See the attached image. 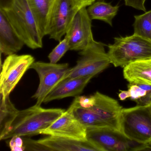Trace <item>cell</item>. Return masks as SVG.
<instances>
[{
    "mask_svg": "<svg viewBox=\"0 0 151 151\" xmlns=\"http://www.w3.org/2000/svg\"><path fill=\"white\" fill-rule=\"evenodd\" d=\"M65 111L60 108L45 109L36 105L18 110L0 131V140L16 136L25 137L41 134Z\"/></svg>",
    "mask_w": 151,
    "mask_h": 151,
    "instance_id": "1",
    "label": "cell"
},
{
    "mask_svg": "<svg viewBox=\"0 0 151 151\" xmlns=\"http://www.w3.org/2000/svg\"><path fill=\"white\" fill-rule=\"evenodd\" d=\"M0 10L28 47L32 49L43 47L44 37L27 0H12Z\"/></svg>",
    "mask_w": 151,
    "mask_h": 151,
    "instance_id": "2",
    "label": "cell"
},
{
    "mask_svg": "<svg viewBox=\"0 0 151 151\" xmlns=\"http://www.w3.org/2000/svg\"><path fill=\"white\" fill-rule=\"evenodd\" d=\"M108 45L107 54L115 67H124L138 61L151 59V39L136 34L114 38Z\"/></svg>",
    "mask_w": 151,
    "mask_h": 151,
    "instance_id": "3",
    "label": "cell"
},
{
    "mask_svg": "<svg viewBox=\"0 0 151 151\" xmlns=\"http://www.w3.org/2000/svg\"><path fill=\"white\" fill-rule=\"evenodd\" d=\"M120 130L130 140L140 143L151 141L150 106L123 108L120 115Z\"/></svg>",
    "mask_w": 151,
    "mask_h": 151,
    "instance_id": "4",
    "label": "cell"
},
{
    "mask_svg": "<svg viewBox=\"0 0 151 151\" xmlns=\"http://www.w3.org/2000/svg\"><path fill=\"white\" fill-rule=\"evenodd\" d=\"M104 46L103 43L95 40L85 49L79 51L76 64L69 69L65 79L78 77H93L107 68L111 61Z\"/></svg>",
    "mask_w": 151,
    "mask_h": 151,
    "instance_id": "5",
    "label": "cell"
},
{
    "mask_svg": "<svg viewBox=\"0 0 151 151\" xmlns=\"http://www.w3.org/2000/svg\"><path fill=\"white\" fill-rule=\"evenodd\" d=\"M82 8L75 0H55L48 15L46 36L60 41L76 14Z\"/></svg>",
    "mask_w": 151,
    "mask_h": 151,
    "instance_id": "6",
    "label": "cell"
},
{
    "mask_svg": "<svg viewBox=\"0 0 151 151\" xmlns=\"http://www.w3.org/2000/svg\"><path fill=\"white\" fill-rule=\"evenodd\" d=\"M70 68L67 63H54L42 61L34 62L29 69L36 70L40 78L37 91L32 98L37 100L36 104L41 106L46 97L60 83Z\"/></svg>",
    "mask_w": 151,
    "mask_h": 151,
    "instance_id": "7",
    "label": "cell"
},
{
    "mask_svg": "<svg viewBox=\"0 0 151 151\" xmlns=\"http://www.w3.org/2000/svg\"><path fill=\"white\" fill-rule=\"evenodd\" d=\"M35 62L30 55H8L1 65L0 76L1 97L9 96L25 72Z\"/></svg>",
    "mask_w": 151,
    "mask_h": 151,
    "instance_id": "8",
    "label": "cell"
},
{
    "mask_svg": "<svg viewBox=\"0 0 151 151\" xmlns=\"http://www.w3.org/2000/svg\"><path fill=\"white\" fill-rule=\"evenodd\" d=\"M69 44L70 50L81 51L95 40L92 31V20L86 7L80 9L73 18L65 34Z\"/></svg>",
    "mask_w": 151,
    "mask_h": 151,
    "instance_id": "9",
    "label": "cell"
},
{
    "mask_svg": "<svg viewBox=\"0 0 151 151\" xmlns=\"http://www.w3.org/2000/svg\"><path fill=\"white\" fill-rule=\"evenodd\" d=\"M87 140L100 151H129L132 140L120 131L107 127L86 128Z\"/></svg>",
    "mask_w": 151,
    "mask_h": 151,
    "instance_id": "10",
    "label": "cell"
},
{
    "mask_svg": "<svg viewBox=\"0 0 151 151\" xmlns=\"http://www.w3.org/2000/svg\"><path fill=\"white\" fill-rule=\"evenodd\" d=\"M41 134L87 140L86 128L74 116L70 106Z\"/></svg>",
    "mask_w": 151,
    "mask_h": 151,
    "instance_id": "11",
    "label": "cell"
},
{
    "mask_svg": "<svg viewBox=\"0 0 151 151\" xmlns=\"http://www.w3.org/2000/svg\"><path fill=\"white\" fill-rule=\"evenodd\" d=\"M92 76L66 78L60 82L46 97L44 103L70 97H77L93 78Z\"/></svg>",
    "mask_w": 151,
    "mask_h": 151,
    "instance_id": "12",
    "label": "cell"
},
{
    "mask_svg": "<svg viewBox=\"0 0 151 151\" xmlns=\"http://www.w3.org/2000/svg\"><path fill=\"white\" fill-rule=\"evenodd\" d=\"M38 142L50 149L58 151H100L93 143L88 140H81L55 136L37 140Z\"/></svg>",
    "mask_w": 151,
    "mask_h": 151,
    "instance_id": "13",
    "label": "cell"
},
{
    "mask_svg": "<svg viewBox=\"0 0 151 151\" xmlns=\"http://www.w3.org/2000/svg\"><path fill=\"white\" fill-rule=\"evenodd\" d=\"M25 45L2 11L0 10V51L6 55L18 52Z\"/></svg>",
    "mask_w": 151,
    "mask_h": 151,
    "instance_id": "14",
    "label": "cell"
},
{
    "mask_svg": "<svg viewBox=\"0 0 151 151\" xmlns=\"http://www.w3.org/2000/svg\"><path fill=\"white\" fill-rule=\"evenodd\" d=\"M123 76L129 83L151 85V59L135 62L124 67Z\"/></svg>",
    "mask_w": 151,
    "mask_h": 151,
    "instance_id": "15",
    "label": "cell"
},
{
    "mask_svg": "<svg viewBox=\"0 0 151 151\" xmlns=\"http://www.w3.org/2000/svg\"><path fill=\"white\" fill-rule=\"evenodd\" d=\"M119 6H112L103 1H98L88 6L87 12L92 20H98L106 23L111 26L113 20L117 14Z\"/></svg>",
    "mask_w": 151,
    "mask_h": 151,
    "instance_id": "16",
    "label": "cell"
},
{
    "mask_svg": "<svg viewBox=\"0 0 151 151\" xmlns=\"http://www.w3.org/2000/svg\"><path fill=\"white\" fill-rule=\"evenodd\" d=\"M34 13L43 37L46 36L47 24L50 10L55 0H27Z\"/></svg>",
    "mask_w": 151,
    "mask_h": 151,
    "instance_id": "17",
    "label": "cell"
},
{
    "mask_svg": "<svg viewBox=\"0 0 151 151\" xmlns=\"http://www.w3.org/2000/svg\"><path fill=\"white\" fill-rule=\"evenodd\" d=\"M128 91L130 98L137 106H148L151 103V85L144 83H129Z\"/></svg>",
    "mask_w": 151,
    "mask_h": 151,
    "instance_id": "18",
    "label": "cell"
},
{
    "mask_svg": "<svg viewBox=\"0 0 151 151\" xmlns=\"http://www.w3.org/2000/svg\"><path fill=\"white\" fill-rule=\"evenodd\" d=\"M134 34L151 39V10L139 15L134 16Z\"/></svg>",
    "mask_w": 151,
    "mask_h": 151,
    "instance_id": "19",
    "label": "cell"
},
{
    "mask_svg": "<svg viewBox=\"0 0 151 151\" xmlns=\"http://www.w3.org/2000/svg\"><path fill=\"white\" fill-rule=\"evenodd\" d=\"M1 129H3L5 125L14 117L18 112L14 105L9 99V96L6 98L1 97Z\"/></svg>",
    "mask_w": 151,
    "mask_h": 151,
    "instance_id": "20",
    "label": "cell"
},
{
    "mask_svg": "<svg viewBox=\"0 0 151 151\" xmlns=\"http://www.w3.org/2000/svg\"><path fill=\"white\" fill-rule=\"evenodd\" d=\"M69 44L66 38L64 37L60 41L59 44L53 49L48 56L51 63H57L63 55L68 50H70Z\"/></svg>",
    "mask_w": 151,
    "mask_h": 151,
    "instance_id": "21",
    "label": "cell"
},
{
    "mask_svg": "<svg viewBox=\"0 0 151 151\" xmlns=\"http://www.w3.org/2000/svg\"><path fill=\"white\" fill-rule=\"evenodd\" d=\"M24 145L25 150L29 151H50L49 148L40 144L37 140H32L30 139H24Z\"/></svg>",
    "mask_w": 151,
    "mask_h": 151,
    "instance_id": "22",
    "label": "cell"
},
{
    "mask_svg": "<svg viewBox=\"0 0 151 151\" xmlns=\"http://www.w3.org/2000/svg\"><path fill=\"white\" fill-rule=\"evenodd\" d=\"M76 100L79 105L85 108H89L92 106L95 103V97L94 95L86 97V96H77Z\"/></svg>",
    "mask_w": 151,
    "mask_h": 151,
    "instance_id": "23",
    "label": "cell"
},
{
    "mask_svg": "<svg viewBox=\"0 0 151 151\" xmlns=\"http://www.w3.org/2000/svg\"><path fill=\"white\" fill-rule=\"evenodd\" d=\"M9 146L12 151H19L25 150L24 140L21 137L16 136L11 138Z\"/></svg>",
    "mask_w": 151,
    "mask_h": 151,
    "instance_id": "24",
    "label": "cell"
},
{
    "mask_svg": "<svg viewBox=\"0 0 151 151\" xmlns=\"http://www.w3.org/2000/svg\"><path fill=\"white\" fill-rule=\"evenodd\" d=\"M151 151V141L146 143H139L136 151Z\"/></svg>",
    "mask_w": 151,
    "mask_h": 151,
    "instance_id": "25",
    "label": "cell"
},
{
    "mask_svg": "<svg viewBox=\"0 0 151 151\" xmlns=\"http://www.w3.org/2000/svg\"><path fill=\"white\" fill-rule=\"evenodd\" d=\"M125 5L131 7L135 9L140 10L138 0H124Z\"/></svg>",
    "mask_w": 151,
    "mask_h": 151,
    "instance_id": "26",
    "label": "cell"
},
{
    "mask_svg": "<svg viewBox=\"0 0 151 151\" xmlns=\"http://www.w3.org/2000/svg\"><path fill=\"white\" fill-rule=\"evenodd\" d=\"M75 1L81 7H87L94 3L96 0H75Z\"/></svg>",
    "mask_w": 151,
    "mask_h": 151,
    "instance_id": "27",
    "label": "cell"
},
{
    "mask_svg": "<svg viewBox=\"0 0 151 151\" xmlns=\"http://www.w3.org/2000/svg\"><path fill=\"white\" fill-rule=\"evenodd\" d=\"M118 97L121 100H124L126 99L130 98L129 93L128 91H121L119 93Z\"/></svg>",
    "mask_w": 151,
    "mask_h": 151,
    "instance_id": "28",
    "label": "cell"
},
{
    "mask_svg": "<svg viewBox=\"0 0 151 151\" xmlns=\"http://www.w3.org/2000/svg\"><path fill=\"white\" fill-rule=\"evenodd\" d=\"M12 0H0V8H4L10 4Z\"/></svg>",
    "mask_w": 151,
    "mask_h": 151,
    "instance_id": "29",
    "label": "cell"
},
{
    "mask_svg": "<svg viewBox=\"0 0 151 151\" xmlns=\"http://www.w3.org/2000/svg\"><path fill=\"white\" fill-rule=\"evenodd\" d=\"M146 0H138L139 4V8L140 10L145 12L146 11L145 4Z\"/></svg>",
    "mask_w": 151,
    "mask_h": 151,
    "instance_id": "30",
    "label": "cell"
},
{
    "mask_svg": "<svg viewBox=\"0 0 151 151\" xmlns=\"http://www.w3.org/2000/svg\"><path fill=\"white\" fill-rule=\"evenodd\" d=\"M150 109H151V104H150Z\"/></svg>",
    "mask_w": 151,
    "mask_h": 151,
    "instance_id": "31",
    "label": "cell"
},
{
    "mask_svg": "<svg viewBox=\"0 0 151 151\" xmlns=\"http://www.w3.org/2000/svg\"><path fill=\"white\" fill-rule=\"evenodd\" d=\"M98 1H103V0H98Z\"/></svg>",
    "mask_w": 151,
    "mask_h": 151,
    "instance_id": "32",
    "label": "cell"
}]
</instances>
